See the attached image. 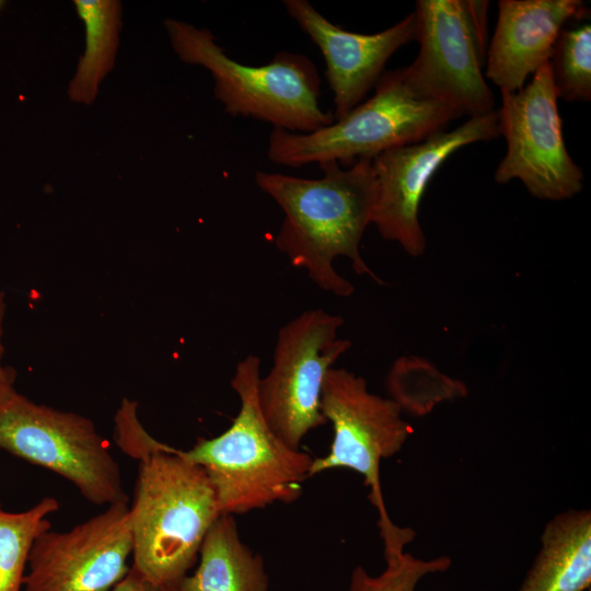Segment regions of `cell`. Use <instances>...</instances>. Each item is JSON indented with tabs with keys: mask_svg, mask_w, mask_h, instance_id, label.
Here are the masks:
<instances>
[{
	"mask_svg": "<svg viewBox=\"0 0 591 591\" xmlns=\"http://www.w3.org/2000/svg\"><path fill=\"white\" fill-rule=\"evenodd\" d=\"M320 167L324 172L320 178L256 172V185L285 215L275 245L320 289L337 297L347 298L355 291L335 270L333 263L338 256L350 259L357 275H368L383 285L360 254L375 201L372 159H358L347 169L337 162Z\"/></svg>",
	"mask_w": 591,
	"mask_h": 591,
	"instance_id": "6da1fadb",
	"label": "cell"
},
{
	"mask_svg": "<svg viewBox=\"0 0 591 591\" xmlns=\"http://www.w3.org/2000/svg\"><path fill=\"white\" fill-rule=\"evenodd\" d=\"M128 506L132 566L154 588L181 582L222 514L205 471L165 444L139 459Z\"/></svg>",
	"mask_w": 591,
	"mask_h": 591,
	"instance_id": "7a4b0ae2",
	"label": "cell"
},
{
	"mask_svg": "<svg viewBox=\"0 0 591 591\" xmlns=\"http://www.w3.org/2000/svg\"><path fill=\"white\" fill-rule=\"evenodd\" d=\"M260 359L246 356L235 368L231 386L240 409L221 434L199 438L182 451L199 465L213 486L222 514H243L276 502L290 503L302 494L314 457L287 445L267 425L257 401Z\"/></svg>",
	"mask_w": 591,
	"mask_h": 591,
	"instance_id": "3957f363",
	"label": "cell"
},
{
	"mask_svg": "<svg viewBox=\"0 0 591 591\" xmlns=\"http://www.w3.org/2000/svg\"><path fill=\"white\" fill-rule=\"evenodd\" d=\"M164 25L178 58L210 71L227 114L299 134L334 123L320 105L321 77L308 56L279 51L266 65L248 66L229 57L207 28L173 19Z\"/></svg>",
	"mask_w": 591,
	"mask_h": 591,
	"instance_id": "277c9868",
	"label": "cell"
},
{
	"mask_svg": "<svg viewBox=\"0 0 591 591\" xmlns=\"http://www.w3.org/2000/svg\"><path fill=\"white\" fill-rule=\"evenodd\" d=\"M459 117L448 105L419 95L405 69L398 68L384 71L371 97L328 126L306 134L274 128L267 157L274 164L288 167L352 164L421 141Z\"/></svg>",
	"mask_w": 591,
	"mask_h": 591,
	"instance_id": "5b68a950",
	"label": "cell"
},
{
	"mask_svg": "<svg viewBox=\"0 0 591 591\" xmlns=\"http://www.w3.org/2000/svg\"><path fill=\"white\" fill-rule=\"evenodd\" d=\"M321 410L334 430L329 452L315 457L310 477L333 468H349L363 476L368 498L379 514L385 561L404 553L415 532L395 525L386 510L380 482V463L398 453L413 432L393 398L368 389L367 381L343 368H332L324 380Z\"/></svg>",
	"mask_w": 591,
	"mask_h": 591,
	"instance_id": "8992f818",
	"label": "cell"
},
{
	"mask_svg": "<svg viewBox=\"0 0 591 591\" xmlns=\"http://www.w3.org/2000/svg\"><path fill=\"white\" fill-rule=\"evenodd\" d=\"M0 450L60 475L91 503L128 502L119 464L85 416L37 404L12 389L0 398Z\"/></svg>",
	"mask_w": 591,
	"mask_h": 591,
	"instance_id": "52a82bcc",
	"label": "cell"
},
{
	"mask_svg": "<svg viewBox=\"0 0 591 591\" xmlns=\"http://www.w3.org/2000/svg\"><path fill=\"white\" fill-rule=\"evenodd\" d=\"M488 1L418 0L414 11L419 51L404 67L416 92L441 102L459 116L478 117L495 111L486 82Z\"/></svg>",
	"mask_w": 591,
	"mask_h": 591,
	"instance_id": "ba28073f",
	"label": "cell"
},
{
	"mask_svg": "<svg viewBox=\"0 0 591 591\" xmlns=\"http://www.w3.org/2000/svg\"><path fill=\"white\" fill-rule=\"evenodd\" d=\"M344 324L339 315L322 309L308 310L278 331L273 367L259 376L257 401L275 434L292 449L300 450L304 437L326 425L321 395L327 372L351 347L339 338Z\"/></svg>",
	"mask_w": 591,
	"mask_h": 591,
	"instance_id": "9c48e42d",
	"label": "cell"
},
{
	"mask_svg": "<svg viewBox=\"0 0 591 591\" xmlns=\"http://www.w3.org/2000/svg\"><path fill=\"white\" fill-rule=\"evenodd\" d=\"M557 102L548 62L521 90L501 92L498 115L507 152L495 172L497 183L520 179L544 200L570 199L581 192L584 176L566 148Z\"/></svg>",
	"mask_w": 591,
	"mask_h": 591,
	"instance_id": "30bf717a",
	"label": "cell"
},
{
	"mask_svg": "<svg viewBox=\"0 0 591 591\" xmlns=\"http://www.w3.org/2000/svg\"><path fill=\"white\" fill-rule=\"evenodd\" d=\"M500 136L498 109L471 117L452 130L384 151L372 159L375 201L371 224L387 241L396 242L410 256L426 250L419 221L424 193L441 164L455 151Z\"/></svg>",
	"mask_w": 591,
	"mask_h": 591,
	"instance_id": "8fae6325",
	"label": "cell"
},
{
	"mask_svg": "<svg viewBox=\"0 0 591 591\" xmlns=\"http://www.w3.org/2000/svg\"><path fill=\"white\" fill-rule=\"evenodd\" d=\"M128 503H116L63 532L34 541L23 591H109L129 572Z\"/></svg>",
	"mask_w": 591,
	"mask_h": 591,
	"instance_id": "7c38bea8",
	"label": "cell"
},
{
	"mask_svg": "<svg viewBox=\"0 0 591 591\" xmlns=\"http://www.w3.org/2000/svg\"><path fill=\"white\" fill-rule=\"evenodd\" d=\"M282 3L324 56L325 76L334 95L335 120L362 102L392 55L417 37L414 12L386 30L359 34L333 24L308 0H283Z\"/></svg>",
	"mask_w": 591,
	"mask_h": 591,
	"instance_id": "4fadbf2b",
	"label": "cell"
},
{
	"mask_svg": "<svg viewBox=\"0 0 591 591\" xmlns=\"http://www.w3.org/2000/svg\"><path fill=\"white\" fill-rule=\"evenodd\" d=\"M498 9L484 74L500 92L521 90L548 61L564 26L589 16L579 0H500Z\"/></svg>",
	"mask_w": 591,
	"mask_h": 591,
	"instance_id": "5bb4252c",
	"label": "cell"
},
{
	"mask_svg": "<svg viewBox=\"0 0 591 591\" xmlns=\"http://www.w3.org/2000/svg\"><path fill=\"white\" fill-rule=\"evenodd\" d=\"M591 586V513L570 509L544 528L541 549L518 591H587Z\"/></svg>",
	"mask_w": 591,
	"mask_h": 591,
	"instance_id": "9a60e30c",
	"label": "cell"
},
{
	"mask_svg": "<svg viewBox=\"0 0 591 591\" xmlns=\"http://www.w3.org/2000/svg\"><path fill=\"white\" fill-rule=\"evenodd\" d=\"M199 565L182 580L184 591H268L263 557L240 537L234 515L221 514L199 549Z\"/></svg>",
	"mask_w": 591,
	"mask_h": 591,
	"instance_id": "2e32d148",
	"label": "cell"
},
{
	"mask_svg": "<svg viewBox=\"0 0 591 591\" xmlns=\"http://www.w3.org/2000/svg\"><path fill=\"white\" fill-rule=\"evenodd\" d=\"M73 3L85 27V47L69 83L68 95L73 102L89 105L115 62L121 4L116 0H76Z\"/></svg>",
	"mask_w": 591,
	"mask_h": 591,
	"instance_id": "e0dca14e",
	"label": "cell"
},
{
	"mask_svg": "<svg viewBox=\"0 0 591 591\" xmlns=\"http://www.w3.org/2000/svg\"><path fill=\"white\" fill-rule=\"evenodd\" d=\"M58 509L53 497L20 512L7 511L0 502V591H23L31 547L51 528L47 517Z\"/></svg>",
	"mask_w": 591,
	"mask_h": 591,
	"instance_id": "ac0fdd59",
	"label": "cell"
},
{
	"mask_svg": "<svg viewBox=\"0 0 591 591\" xmlns=\"http://www.w3.org/2000/svg\"><path fill=\"white\" fill-rule=\"evenodd\" d=\"M548 66L558 99L566 102L591 100V25L563 28Z\"/></svg>",
	"mask_w": 591,
	"mask_h": 591,
	"instance_id": "d6986e66",
	"label": "cell"
},
{
	"mask_svg": "<svg viewBox=\"0 0 591 591\" xmlns=\"http://www.w3.org/2000/svg\"><path fill=\"white\" fill-rule=\"evenodd\" d=\"M385 563L386 568L378 576L362 566L355 567L347 591H415L424 577L444 572L451 566L448 556L421 559L405 552Z\"/></svg>",
	"mask_w": 591,
	"mask_h": 591,
	"instance_id": "ffe728a7",
	"label": "cell"
},
{
	"mask_svg": "<svg viewBox=\"0 0 591 591\" xmlns=\"http://www.w3.org/2000/svg\"><path fill=\"white\" fill-rule=\"evenodd\" d=\"M5 314V297L3 292H0V398L11 391L14 383V373L11 369L3 367L2 356L4 347L2 344L3 335V320Z\"/></svg>",
	"mask_w": 591,
	"mask_h": 591,
	"instance_id": "44dd1931",
	"label": "cell"
},
{
	"mask_svg": "<svg viewBox=\"0 0 591 591\" xmlns=\"http://www.w3.org/2000/svg\"><path fill=\"white\" fill-rule=\"evenodd\" d=\"M155 589L130 567L128 575L109 591H154Z\"/></svg>",
	"mask_w": 591,
	"mask_h": 591,
	"instance_id": "7402d4cb",
	"label": "cell"
},
{
	"mask_svg": "<svg viewBox=\"0 0 591 591\" xmlns=\"http://www.w3.org/2000/svg\"><path fill=\"white\" fill-rule=\"evenodd\" d=\"M154 591H184L182 587V581L173 584L163 586L157 588Z\"/></svg>",
	"mask_w": 591,
	"mask_h": 591,
	"instance_id": "603a6c76",
	"label": "cell"
},
{
	"mask_svg": "<svg viewBox=\"0 0 591 591\" xmlns=\"http://www.w3.org/2000/svg\"><path fill=\"white\" fill-rule=\"evenodd\" d=\"M2 2L0 1V7H1Z\"/></svg>",
	"mask_w": 591,
	"mask_h": 591,
	"instance_id": "cb8c5ba5",
	"label": "cell"
}]
</instances>
